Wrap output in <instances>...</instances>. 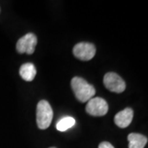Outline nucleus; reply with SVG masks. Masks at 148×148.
<instances>
[{
	"instance_id": "9b49d317",
	"label": "nucleus",
	"mask_w": 148,
	"mask_h": 148,
	"mask_svg": "<svg viewBox=\"0 0 148 148\" xmlns=\"http://www.w3.org/2000/svg\"><path fill=\"white\" fill-rule=\"evenodd\" d=\"M98 148H114L113 146H112V144H110V143H108V142H103V143H101L100 145H99V147Z\"/></svg>"
},
{
	"instance_id": "f257e3e1",
	"label": "nucleus",
	"mask_w": 148,
	"mask_h": 148,
	"mask_svg": "<svg viewBox=\"0 0 148 148\" xmlns=\"http://www.w3.org/2000/svg\"><path fill=\"white\" fill-rule=\"evenodd\" d=\"M71 86L77 99L82 103L89 101L95 94L94 86L79 77H75L72 79Z\"/></svg>"
},
{
	"instance_id": "6e6552de",
	"label": "nucleus",
	"mask_w": 148,
	"mask_h": 148,
	"mask_svg": "<svg viewBox=\"0 0 148 148\" xmlns=\"http://www.w3.org/2000/svg\"><path fill=\"white\" fill-rule=\"evenodd\" d=\"M19 73L23 80L27 82H32L36 75V69L33 64L27 63L21 65L19 69Z\"/></svg>"
},
{
	"instance_id": "1a4fd4ad",
	"label": "nucleus",
	"mask_w": 148,
	"mask_h": 148,
	"mask_svg": "<svg viewBox=\"0 0 148 148\" xmlns=\"http://www.w3.org/2000/svg\"><path fill=\"white\" fill-rule=\"evenodd\" d=\"M127 140L129 148H144L147 143V138L139 133H130Z\"/></svg>"
},
{
	"instance_id": "20e7f679",
	"label": "nucleus",
	"mask_w": 148,
	"mask_h": 148,
	"mask_svg": "<svg viewBox=\"0 0 148 148\" xmlns=\"http://www.w3.org/2000/svg\"><path fill=\"white\" fill-rule=\"evenodd\" d=\"M104 85L112 92L122 93L126 88L125 82L115 73H108L104 77Z\"/></svg>"
},
{
	"instance_id": "0eeeda50",
	"label": "nucleus",
	"mask_w": 148,
	"mask_h": 148,
	"mask_svg": "<svg viewBox=\"0 0 148 148\" xmlns=\"http://www.w3.org/2000/svg\"><path fill=\"white\" fill-rule=\"evenodd\" d=\"M133 118V111L130 108H126L120 111L114 117V123L117 126L121 128H125L130 125Z\"/></svg>"
},
{
	"instance_id": "39448f33",
	"label": "nucleus",
	"mask_w": 148,
	"mask_h": 148,
	"mask_svg": "<svg viewBox=\"0 0 148 148\" xmlns=\"http://www.w3.org/2000/svg\"><path fill=\"white\" fill-rule=\"evenodd\" d=\"M74 56L82 61H89L94 58L96 49L94 45L90 43H78L73 48Z\"/></svg>"
},
{
	"instance_id": "9d476101",
	"label": "nucleus",
	"mask_w": 148,
	"mask_h": 148,
	"mask_svg": "<svg viewBox=\"0 0 148 148\" xmlns=\"http://www.w3.org/2000/svg\"><path fill=\"white\" fill-rule=\"evenodd\" d=\"M75 124V119L73 117H64L57 123L56 127L60 132H65L68 129L73 127Z\"/></svg>"
},
{
	"instance_id": "423d86ee",
	"label": "nucleus",
	"mask_w": 148,
	"mask_h": 148,
	"mask_svg": "<svg viewBox=\"0 0 148 148\" xmlns=\"http://www.w3.org/2000/svg\"><path fill=\"white\" fill-rule=\"evenodd\" d=\"M37 44V38L33 33H28L18 40L16 43V50L19 53L32 54L35 52Z\"/></svg>"
},
{
	"instance_id": "f03ea898",
	"label": "nucleus",
	"mask_w": 148,
	"mask_h": 148,
	"mask_svg": "<svg viewBox=\"0 0 148 148\" xmlns=\"http://www.w3.org/2000/svg\"><path fill=\"white\" fill-rule=\"evenodd\" d=\"M53 110L46 101H40L36 108V123L40 129H46L50 126L53 119Z\"/></svg>"
},
{
	"instance_id": "7ed1b4c3",
	"label": "nucleus",
	"mask_w": 148,
	"mask_h": 148,
	"mask_svg": "<svg viewBox=\"0 0 148 148\" xmlns=\"http://www.w3.org/2000/svg\"><path fill=\"white\" fill-rule=\"evenodd\" d=\"M109 110L108 104L104 99L101 97H94L87 101L86 111L92 116H104Z\"/></svg>"
},
{
	"instance_id": "f8f14e48",
	"label": "nucleus",
	"mask_w": 148,
	"mask_h": 148,
	"mask_svg": "<svg viewBox=\"0 0 148 148\" xmlns=\"http://www.w3.org/2000/svg\"><path fill=\"white\" fill-rule=\"evenodd\" d=\"M49 148H55V147H49Z\"/></svg>"
}]
</instances>
